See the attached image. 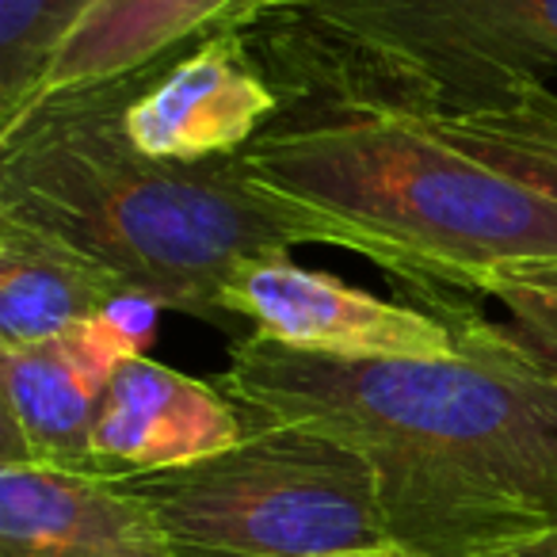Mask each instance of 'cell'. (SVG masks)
<instances>
[{"mask_svg": "<svg viewBox=\"0 0 557 557\" xmlns=\"http://www.w3.org/2000/svg\"><path fill=\"white\" fill-rule=\"evenodd\" d=\"M119 367L85 325L27 348H0V462L88 470L100 405Z\"/></svg>", "mask_w": 557, "mask_h": 557, "instance_id": "10", "label": "cell"}, {"mask_svg": "<svg viewBox=\"0 0 557 557\" xmlns=\"http://www.w3.org/2000/svg\"><path fill=\"white\" fill-rule=\"evenodd\" d=\"M123 485L176 557H321L394 542L363 455L290 420H245L233 447Z\"/></svg>", "mask_w": 557, "mask_h": 557, "instance_id": "5", "label": "cell"}, {"mask_svg": "<svg viewBox=\"0 0 557 557\" xmlns=\"http://www.w3.org/2000/svg\"><path fill=\"white\" fill-rule=\"evenodd\" d=\"M81 9L85 0H0V131L24 115Z\"/></svg>", "mask_w": 557, "mask_h": 557, "instance_id": "14", "label": "cell"}, {"mask_svg": "<svg viewBox=\"0 0 557 557\" xmlns=\"http://www.w3.org/2000/svg\"><path fill=\"white\" fill-rule=\"evenodd\" d=\"M222 27L283 108L440 119L557 73V0H245Z\"/></svg>", "mask_w": 557, "mask_h": 557, "instance_id": "4", "label": "cell"}, {"mask_svg": "<svg viewBox=\"0 0 557 557\" xmlns=\"http://www.w3.org/2000/svg\"><path fill=\"white\" fill-rule=\"evenodd\" d=\"M412 302L455 329V356L336 359L248 333L214 382L245 420L318 428L363 455L412 554L493 557L557 527V382L473 302Z\"/></svg>", "mask_w": 557, "mask_h": 557, "instance_id": "1", "label": "cell"}, {"mask_svg": "<svg viewBox=\"0 0 557 557\" xmlns=\"http://www.w3.org/2000/svg\"><path fill=\"white\" fill-rule=\"evenodd\" d=\"M240 435L245 417L218 382L141 356L111 374L88 447V473L126 481L176 470L233 447Z\"/></svg>", "mask_w": 557, "mask_h": 557, "instance_id": "8", "label": "cell"}, {"mask_svg": "<svg viewBox=\"0 0 557 557\" xmlns=\"http://www.w3.org/2000/svg\"><path fill=\"white\" fill-rule=\"evenodd\" d=\"M493 557H557V527H549V531L534 534L527 542H516V546L500 549Z\"/></svg>", "mask_w": 557, "mask_h": 557, "instance_id": "18", "label": "cell"}, {"mask_svg": "<svg viewBox=\"0 0 557 557\" xmlns=\"http://www.w3.org/2000/svg\"><path fill=\"white\" fill-rule=\"evenodd\" d=\"M488 298H496L508 313L500 325L508 329L511 341L557 382V295L496 278L488 287Z\"/></svg>", "mask_w": 557, "mask_h": 557, "instance_id": "15", "label": "cell"}, {"mask_svg": "<svg viewBox=\"0 0 557 557\" xmlns=\"http://www.w3.org/2000/svg\"><path fill=\"white\" fill-rule=\"evenodd\" d=\"M164 306L149 298L146 290H119L96 318L81 321L85 333L108 351L115 363H131V359L149 356V344L157 341V325H161Z\"/></svg>", "mask_w": 557, "mask_h": 557, "instance_id": "16", "label": "cell"}, {"mask_svg": "<svg viewBox=\"0 0 557 557\" xmlns=\"http://www.w3.org/2000/svg\"><path fill=\"white\" fill-rule=\"evenodd\" d=\"M157 65L50 96L4 126L0 214L85 248L126 287L199 321L230 318L225 283L248 260L298 245L356 252L348 230L263 191L240 153L202 164L138 153L123 134V115Z\"/></svg>", "mask_w": 557, "mask_h": 557, "instance_id": "2", "label": "cell"}, {"mask_svg": "<svg viewBox=\"0 0 557 557\" xmlns=\"http://www.w3.org/2000/svg\"><path fill=\"white\" fill-rule=\"evenodd\" d=\"M0 557H176L123 481L42 462H0Z\"/></svg>", "mask_w": 557, "mask_h": 557, "instance_id": "9", "label": "cell"}, {"mask_svg": "<svg viewBox=\"0 0 557 557\" xmlns=\"http://www.w3.org/2000/svg\"><path fill=\"white\" fill-rule=\"evenodd\" d=\"M283 111L275 88L233 27H218L187 54L157 65L126 103L123 134L138 153L202 164L252 146Z\"/></svg>", "mask_w": 557, "mask_h": 557, "instance_id": "7", "label": "cell"}, {"mask_svg": "<svg viewBox=\"0 0 557 557\" xmlns=\"http://www.w3.org/2000/svg\"><path fill=\"white\" fill-rule=\"evenodd\" d=\"M126 290L123 275L85 248L0 214V348L54 341Z\"/></svg>", "mask_w": 557, "mask_h": 557, "instance_id": "12", "label": "cell"}, {"mask_svg": "<svg viewBox=\"0 0 557 557\" xmlns=\"http://www.w3.org/2000/svg\"><path fill=\"white\" fill-rule=\"evenodd\" d=\"M321 557H420V554H412L401 542H386V546H374V549H348V554H321Z\"/></svg>", "mask_w": 557, "mask_h": 557, "instance_id": "19", "label": "cell"}, {"mask_svg": "<svg viewBox=\"0 0 557 557\" xmlns=\"http://www.w3.org/2000/svg\"><path fill=\"white\" fill-rule=\"evenodd\" d=\"M222 306L260 336L336 359H443L458 336L424 306L379 298L290 252L260 256L225 283Z\"/></svg>", "mask_w": 557, "mask_h": 557, "instance_id": "6", "label": "cell"}, {"mask_svg": "<svg viewBox=\"0 0 557 557\" xmlns=\"http://www.w3.org/2000/svg\"><path fill=\"white\" fill-rule=\"evenodd\" d=\"M240 4L245 0H85L58 39L27 108L187 54Z\"/></svg>", "mask_w": 557, "mask_h": 557, "instance_id": "11", "label": "cell"}, {"mask_svg": "<svg viewBox=\"0 0 557 557\" xmlns=\"http://www.w3.org/2000/svg\"><path fill=\"white\" fill-rule=\"evenodd\" d=\"M496 278H508V283H523V287H531V290L557 295V256H554V260L519 263V268L504 271V275H496ZM496 278H493V283H496ZM493 283H488V287H493ZM485 295H488V290H485Z\"/></svg>", "mask_w": 557, "mask_h": 557, "instance_id": "17", "label": "cell"}, {"mask_svg": "<svg viewBox=\"0 0 557 557\" xmlns=\"http://www.w3.org/2000/svg\"><path fill=\"white\" fill-rule=\"evenodd\" d=\"M424 123L450 146L557 202V88L549 81H531L488 108Z\"/></svg>", "mask_w": 557, "mask_h": 557, "instance_id": "13", "label": "cell"}, {"mask_svg": "<svg viewBox=\"0 0 557 557\" xmlns=\"http://www.w3.org/2000/svg\"><path fill=\"white\" fill-rule=\"evenodd\" d=\"M248 176L341 225L356 256L409 298L485 295L519 263L557 256V202L379 108H283L240 149Z\"/></svg>", "mask_w": 557, "mask_h": 557, "instance_id": "3", "label": "cell"}]
</instances>
